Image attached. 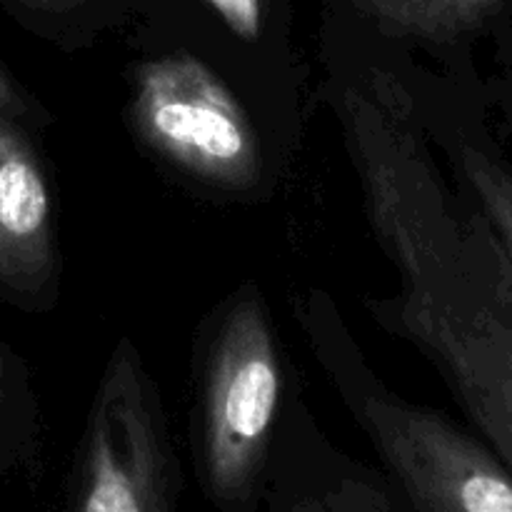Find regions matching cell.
Listing matches in <instances>:
<instances>
[{
  "mask_svg": "<svg viewBox=\"0 0 512 512\" xmlns=\"http://www.w3.org/2000/svg\"><path fill=\"white\" fill-rule=\"evenodd\" d=\"M343 123L363 178L370 220L403 275V305L463 298L490 278L503 248L458 228L428 150L388 85L350 88Z\"/></svg>",
  "mask_w": 512,
  "mask_h": 512,
  "instance_id": "1",
  "label": "cell"
},
{
  "mask_svg": "<svg viewBox=\"0 0 512 512\" xmlns=\"http://www.w3.org/2000/svg\"><path fill=\"white\" fill-rule=\"evenodd\" d=\"M448 373L460 403L512 473V283L405 323Z\"/></svg>",
  "mask_w": 512,
  "mask_h": 512,
  "instance_id": "6",
  "label": "cell"
},
{
  "mask_svg": "<svg viewBox=\"0 0 512 512\" xmlns=\"http://www.w3.org/2000/svg\"><path fill=\"white\" fill-rule=\"evenodd\" d=\"M268 512H330L318 488L285 490L278 498H270Z\"/></svg>",
  "mask_w": 512,
  "mask_h": 512,
  "instance_id": "12",
  "label": "cell"
},
{
  "mask_svg": "<svg viewBox=\"0 0 512 512\" xmlns=\"http://www.w3.org/2000/svg\"><path fill=\"white\" fill-rule=\"evenodd\" d=\"M20 108V100H18V93H15V88L10 85L8 75L3 73V68H0V113H13V110Z\"/></svg>",
  "mask_w": 512,
  "mask_h": 512,
  "instance_id": "13",
  "label": "cell"
},
{
  "mask_svg": "<svg viewBox=\"0 0 512 512\" xmlns=\"http://www.w3.org/2000/svg\"><path fill=\"white\" fill-rule=\"evenodd\" d=\"M140 138L195 178L250 188L263 173L258 130L228 85L193 55L148 60L135 75Z\"/></svg>",
  "mask_w": 512,
  "mask_h": 512,
  "instance_id": "4",
  "label": "cell"
},
{
  "mask_svg": "<svg viewBox=\"0 0 512 512\" xmlns=\"http://www.w3.org/2000/svg\"><path fill=\"white\" fill-rule=\"evenodd\" d=\"M385 30L445 40L478 23L498 0H355Z\"/></svg>",
  "mask_w": 512,
  "mask_h": 512,
  "instance_id": "8",
  "label": "cell"
},
{
  "mask_svg": "<svg viewBox=\"0 0 512 512\" xmlns=\"http://www.w3.org/2000/svg\"><path fill=\"white\" fill-rule=\"evenodd\" d=\"M3 373H5V363H3V353H0V383H3Z\"/></svg>",
  "mask_w": 512,
  "mask_h": 512,
  "instance_id": "15",
  "label": "cell"
},
{
  "mask_svg": "<svg viewBox=\"0 0 512 512\" xmlns=\"http://www.w3.org/2000/svg\"><path fill=\"white\" fill-rule=\"evenodd\" d=\"M53 203L43 168L0 113V280L35 290L53 270Z\"/></svg>",
  "mask_w": 512,
  "mask_h": 512,
  "instance_id": "7",
  "label": "cell"
},
{
  "mask_svg": "<svg viewBox=\"0 0 512 512\" xmlns=\"http://www.w3.org/2000/svg\"><path fill=\"white\" fill-rule=\"evenodd\" d=\"M180 473L153 383L130 340L100 378L68 490V512H178Z\"/></svg>",
  "mask_w": 512,
  "mask_h": 512,
  "instance_id": "3",
  "label": "cell"
},
{
  "mask_svg": "<svg viewBox=\"0 0 512 512\" xmlns=\"http://www.w3.org/2000/svg\"><path fill=\"white\" fill-rule=\"evenodd\" d=\"M358 420L415 512H512L503 460L435 410L370 393Z\"/></svg>",
  "mask_w": 512,
  "mask_h": 512,
  "instance_id": "5",
  "label": "cell"
},
{
  "mask_svg": "<svg viewBox=\"0 0 512 512\" xmlns=\"http://www.w3.org/2000/svg\"><path fill=\"white\" fill-rule=\"evenodd\" d=\"M318 490L330 512H415L410 505H400L383 485L360 473L333 475Z\"/></svg>",
  "mask_w": 512,
  "mask_h": 512,
  "instance_id": "10",
  "label": "cell"
},
{
  "mask_svg": "<svg viewBox=\"0 0 512 512\" xmlns=\"http://www.w3.org/2000/svg\"><path fill=\"white\" fill-rule=\"evenodd\" d=\"M223 23L243 40H258L263 30V0H208Z\"/></svg>",
  "mask_w": 512,
  "mask_h": 512,
  "instance_id": "11",
  "label": "cell"
},
{
  "mask_svg": "<svg viewBox=\"0 0 512 512\" xmlns=\"http://www.w3.org/2000/svg\"><path fill=\"white\" fill-rule=\"evenodd\" d=\"M25 3L35 5V8L58 10V8H70V5H78L80 0H25Z\"/></svg>",
  "mask_w": 512,
  "mask_h": 512,
  "instance_id": "14",
  "label": "cell"
},
{
  "mask_svg": "<svg viewBox=\"0 0 512 512\" xmlns=\"http://www.w3.org/2000/svg\"><path fill=\"white\" fill-rule=\"evenodd\" d=\"M460 163L512 268V165L498 163L473 148L463 150Z\"/></svg>",
  "mask_w": 512,
  "mask_h": 512,
  "instance_id": "9",
  "label": "cell"
},
{
  "mask_svg": "<svg viewBox=\"0 0 512 512\" xmlns=\"http://www.w3.org/2000/svg\"><path fill=\"white\" fill-rule=\"evenodd\" d=\"M280 360L258 293L238 298L208 358L200 420V480L220 512H258L280 408Z\"/></svg>",
  "mask_w": 512,
  "mask_h": 512,
  "instance_id": "2",
  "label": "cell"
}]
</instances>
